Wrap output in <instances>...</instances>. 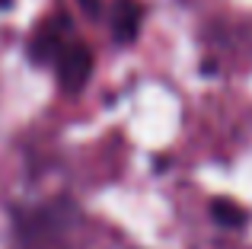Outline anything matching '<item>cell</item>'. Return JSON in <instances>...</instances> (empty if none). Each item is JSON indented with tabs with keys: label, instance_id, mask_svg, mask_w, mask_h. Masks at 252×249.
I'll return each mask as SVG.
<instances>
[{
	"label": "cell",
	"instance_id": "obj_3",
	"mask_svg": "<svg viewBox=\"0 0 252 249\" xmlns=\"http://www.w3.org/2000/svg\"><path fill=\"white\" fill-rule=\"evenodd\" d=\"M211 220L223 230H243L249 220L246 208H240L233 198H214L211 201Z\"/></svg>",
	"mask_w": 252,
	"mask_h": 249
},
{
	"label": "cell",
	"instance_id": "obj_2",
	"mask_svg": "<svg viewBox=\"0 0 252 249\" xmlns=\"http://www.w3.org/2000/svg\"><path fill=\"white\" fill-rule=\"evenodd\" d=\"M144 16H147V6L141 0H112L105 3V26H109V35L118 48H131L137 42L144 29Z\"/></svg>",
	"mask_w": 252,
	"mask_h": 249
},
{
	"label": "cell",
	"instance_id": "obj_4",
	"mask_svg": "<svg viewBox=\"0 0 252 249\" xmlns=\"http://www.w3.org/2000/svg\"><path fill=\"white\" fill-rule=\"evenodd\" d=\"M77 6H80L90 19H102V13H105V3H102V0H77Z\"/></svg>",
	"mask_w": 252,
	"mask_h": 249
},
{
	"label": "cell",
	"instance_id": "obj_1",
	"mask_svg": "<svg viewBox=\"0 0 252 249\" xmlns=\"http://www.w3.org/2000/svg\"><path fill=\"white\" fill-rule=\"evenodd\" d=\"M26 55L38 67H51L58 90L67 96H80L93 77V51L77 35L74 19L64 10H55L32 29L26 38Z\"/></svg>",
	"mask_w": 252,
	"mask_h": 249
}]
</instances>
